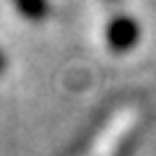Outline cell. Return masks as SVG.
<instances>
[{
  "label": "cell",
  "mask_w": 156,
  "mask_h": 156,
  "mask_svg": "<svg viewBox=\"0 0 156 156\" xmlns=\"http://www.w3.org/2000/svg\"><path fill=\"white\" fill-rule=\"evenodd\" d=\"M5 70V57H3V52H0V73Z\"/></svg>",
  "instance_id": "3957f363"
},
{
  "label": "cell",
  "mask_w": 156,
  "mask_h": 156,
  "mask_svg": "<svg viewBox=\"0 0 156 156\" xmlns=\"http://www.w3.org/2000/svg\"><path fill=\"white\" fill-rule=\"evenodd\" d=\"M101 37L109 52L122 55L138 44V21H133L125 13H112L101 26Z\"/></svg>",
  "instance_id": "6da1fadb"
},
{
  "label": "cell",
  "mask_w": 156,
  "mask_h": 156,
  "mask_svg": "<svg viewBox=\"0 0 156 156\" xmlns=\"http://www.w3.org/2000/svg\"><path fill=\"white\" fill-rule=\"evenodd\" d=\"M13 8H16L23 18H29V21H34V23L42 21V18H47V13H50V3H47V0H13Z\"/></svg>",
  "instance_id": "7a4b0ae2"
}]
</instances>
